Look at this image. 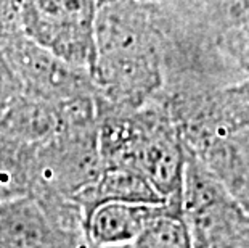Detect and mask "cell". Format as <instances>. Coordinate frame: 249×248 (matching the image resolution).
<instances>
[{
  "instance_id": "6da1fadb",
  "label": "cell",
  "mask_w": 249,
  "mask_h": 248,
  "mask_svg": "<svg viewBox=\"0 0 249 248\" xmlns=\"http://www.w3.org/2000/svg\"><path fill=\"white\" fill-rule=\"evenodd\" d=\"M90 73L98 86L116 100L139 97L155 82L150 50L119 5L98 8Z\"/></svg>"
},
{
  "instance_id": "30bf717a",
  "label": "cell",
  "mask_w": 249,
  "mask_h": 248,
  "mask_svg": "<svg viewBox=\"0 0 249 248\" xmlns=\"http://www.w3.org/2000/svg\"><path fill=\"white\" fill-rule=\"evenodd\" d=\"M26 174L15 158L0 149V202L24 197Z\"/></svg>"
},
{
  "instance_id": "9c48e42d",
  "label": "cell",
  "mask_w": 249,
  "mask_h": 248,
  "mask_svg": "<svg viewBox=\"0 0 249 248\" xmlns=\"http://www.w3.org/2000/svg\"><path fill=\"white\" fill-rule=\"evenodd\" d=\"M134 245L135 248H192V242L187 223L162 210L145 226Z\"/></svg>"
},
{
  "instance_id": "52a82bcc",
  "label": "cell",
  "mask_w": 249,
  "mask_h": 248,
  "mask_svg": "<svg viewBox=\"0 0 249 248\" xmlns=\"http://www.w3.org/2000/svg\"><path fill=\"white\" fill-rule=\"evenodd\" d=\"M74 198L82 203L87 213L107 202L148 205H162L164 202L146 177L130 168H103L97 181L79 192Z\"/></svg>"
},
{
  "instance_id": "5b68a950",
  "label": "cell",
  "mask_w": 249,
  "mask_h": 248,
  "mask_svg": "<svg viewBox=\"0 0 249 248\" xmlns=\"http://www.w3.org/2000/svg\"><path fill=\"white\" fill-rule=\"evenodd\" d=\"M162 205L107 202L87 213L90 240L98 247L134 244L145 226L162 211Z\"/></svg>"
},
{
  "instance_id": "277c9868",
  "label": "cell",
  "mask_w": 249,
  "mask_h": 248,
  "mask_svg": "<svg viewBox=\"0 0 249 248\" xmlns=\"http://www.w3.org/2000/svg\"><path fill=\"white\" fill-rule=\"evenodd\" d=\"M40 171L55 189L76 197L103 171L98 140L72 116L66 134L45 150Z\"/></svg>"
},
{
  "instance_id": "ba28073f",
  "label": "cell",
  "mask_w": 249,
  "mask_h": 248,
  "mask_svg": "<svg viewBox=\"0 0 249 248\" xmlns=\"http://www.w3.org/2000/svg\"><path fill=\"white\" fill-rule=\"evenodd\" d=\"M3 126L12 137L21 140H39L56 129V119L45 107L26 102L10 110Z\"/></svg>"
},
{
  "instance_id": "3957f363",
  "label": "cell",
  "mask_w": 249,
  "mask_h": 248,
  "mask_svg": "<svg viewBox=\"0 0 249 248\" xmlns=\"http://www.w3.org/2000/svg\"><path fill=\"white\" fill-rule=\"evenodd\" d=\"M183 205L192 248H249V221L204 170L183 168Z\"/></svg>"
},
{
  "instance_id": "8992f818",
  "label": "cell",
  "mask_w": 249,
  "mask_h": 248,
  "mask_svg": "<svg viewBox=\"0 0 249 248\" xmlns=\"http://www.w3.org/2000/svg\"><path fill=\"white\" fill-rule=\"evenodd\" d=\"M0 248H52V229L33 198L0 202Z\"/></svg>"
},
{
  "instance_id": "8fae6325",
  "label": "cell",
  "mask_w": 249,
  "mask_h": 248,
  "mask_svg": "<svg viewBox=\"0 0 249 248\" xmlns=\"http://www.w3.org/2000/svg\"><path fill=\"white\" fill-rule=\"evenodd\" d=\"M12 76L7 71V68L3 65H0V105L7 102V98L10 97V86H12Z\"/></svg>"
},
{
  "instance_id": "7a4b0ae2",
  "label": "cell",
  "mask_w": 249,
  "mask_h": 248,
  "mask_svg": "<svg viewBox=\"0 0 249 248\" xmlns=\"http://www.w3.org/2000/svg\"><path fill=\"white\" fill-rule=\"evenodd\" d=\"M97 0H21L24 36L70 68H92Z\"/></svg>"
}]
</instances>
